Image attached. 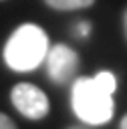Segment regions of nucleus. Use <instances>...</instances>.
<instances>
[{
  "mask_svg": "<svg viewBox=\"0 0 127 129\" xmlns=\"http://www.w3.org/2000/svg\"><path fill=\"white\" fill-rule=\"evenodd\" d=\"M48 77L56 85H67L79 71V54L67 44H54L46 52Z\"/></svg>",
  "mask_w": 127,
  "mask_h": 129,
  "instance_id": "obj_4",
  "label": "nucleus"
},
{
  "mask_svg": "<svg viewBox=\"0 0 127 129\" xmlns=\"http://www.w3.org/2000/svg\"><path fill=\"white\" fill-rule=\"evenodd\" d=\"M119 129H127V115L121 119V123H119Z\"/></svg>",
  "mask_w": 127,
  "mask_h": 129,
  "instance_id": "obj_10",
  "label": "nucleus"
},
{
  "mask_svg": "<svg viewBox=\"0 0 127 129\" xmlns=\"http://www.w3.org/2000/svg\"><path fill=\"white\" fill-rule=\"evenodd\" d=\"M0 129H18V127L14 125V121H12L8 115L0 113Z\"/></svg>",
  "mask_w": 127,
  "mask_h": 129,
  "instance_id": "obj_7",
  "label": "nucleus"
},
{
  "mask_svg": "<svg viewBox=\"0 0 127 129\" xmlns=\"http://www.w3.org/2000/svg\"><path fill=\"white\" fill-rule=\"evenodd\" d=\"M73 109L77 117L91 125H105L113 117V95L97 85L91 77H81L73 83Z\"/></svg>",
  "mask_w": 127,
  "mask_h": 129,
  "instance_id": "obj_2",
  "label": "nucleus"
},
{
  "mask_svg": "<svg viewBox=\"0 0 127 129\" xmlns=\"http://www.w3.org/2000/svg\"><path fill=\"white\" fill-rule=\"evenodd\" d=\"M44 2L54 10H81L89 8L95 0H44Z\"/></svg>",
  "mask_w": 127,
  "mask_h": 129,
  "instance_id": "obj_5",
  "label": "nucleus"
},
{
  "mask_svg": "<svg viewBox=\"0 0 127 129\" xmlns=\"http://www.w3.org/2000/svg\"><path fill=\"white\" fill-rule=\"evenodd\" d=\"M123 28H125V36H127V8L123 12Z\"/></svg>",
  "mask_w": 127,
  "mask_h": 129,
  "instance_id": "obj_9",
  "label": "nucleus"
},
{
  "mask_svg": "<svg viewBox=\"0 0 127 129\" xmlns=\"http://www.w3.org/2000/svg\"><path fill=\"white\" fill-rule=\"evenodd\" d=\"M89 30H91V24H89L87 20H81V22L77 24V34H79L81 38H85V36L89 34Z\"/></svg>",
  "mask_w": 127,
  "mask_h": 129,
  "instance_id": "obj_8",
  "label": "nucleus"
},
{
  "mask_svg": "<svg viewBox=\"0 0 127 129\" xmlns=\"http://www.w3.org/2000/svg\"><path fill=\"white\" fill-rule=\"evenodd\" d=\"M95 81H97V85L101 87V89H105L107 93H115V89H117V81H115V75L113 73H109V71H101L99 75H95L93 77Z\"/></svg>",
  "mask_w": 127,
  "mask_h": 129,
  "instance_id": "obj_6",
  "label": "nucleus"
},
{
  "mask_svg": "<svg viewBox=\"0 0 127 129\" xmlns=\"http://www.w3.org/2000/svg\"><path fill=\"white\" fill-rule=\"evenodd\" d=\"M48 52V36L36 24L18 26L4 46V60L12 71L28 73L36 69Z\"/></svg>",
  "mask_w": 127,
  "mask_h": 129,
  "instance_id": "obj_1",
  "label": "nucleus"
},
{
  "mask_svg": "<svg viewBox=\"0 0 127 129\" xmlns=\"http://www.w3.org/2000/svg\"><path fill=\"white\" fill-rule=\"evenodd\" d=\"M71 129H83V127H71Z\"/></svg>",
  "mask_w": 127,
  "mask_h": 129,
  "instance_id": "obj_11",
  "label": "nucleus"
},
{
  "mask_svg": "<svg viewBox=\"0 0 127 129\" xmlns=\"http://www.w3.org/2000/svg\"><path fill=\"white\" fill-rule=\"evenodd\" d=\"M10 101L20 115H24L26 119H32V121H38V119L46 117V113H48L46 95L30 83L14 85L10 91Z\"/></svg>",
  "mask_w": 127,
  "mask_h": 129,
  "instance_id": "obj_3",
  "label": "nucleus"
}]
</instances>
